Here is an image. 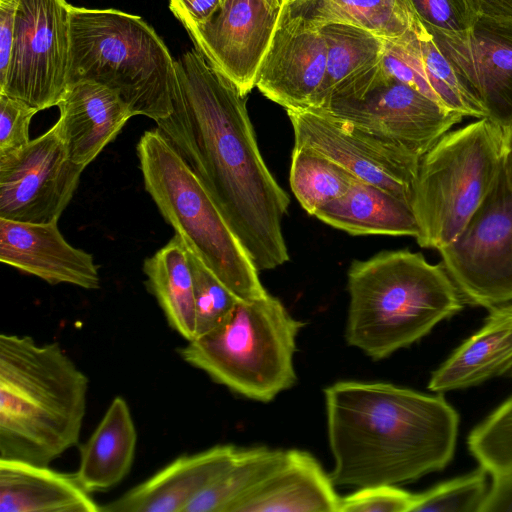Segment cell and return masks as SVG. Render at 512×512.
I'll return each mask as SVG.
<instances>
[{
  "label": "cell",
  "instance_id": "1",
  "mask_svg": "<svg viewBox=\"0 0 512 512\" xmlns=\"http://www.w3.org/2000/svg\"><path fill=\"white\" fill-rule=\"evenodd\" d=\"M171 114L157 129L206 188L259 271L289 260L290 200L262 158L246 96L196 50L175 61Z\"/></svg>",
  "mask_w": 512,
  "mask_h": 512
},
{
  "label": "cell",
  "instance_id": "2",
  "mask_svg": "<svg viewBox=\"0 0 512 512\" xmlns=\"http://www.w3.org/2000/svg\"><path fill=\"white\" fill-rule=\"evenodd\" d=\"M324 392L336 486L404 484L452 459L459 416L443 396L360 381Z\"/></svg>",
  "mask_w": 512,
  "mask_h": 512
},
{
  "label": "cell",
  "instance_id": "3",
  "mask_svg": "<svg viewBox=\"0 0 512 512\" xmlns=\"http://www.w3.org/2000/svg\"><path fill=\"white\" fill-rule=\"evenodd\" d=\"M89 379L57 342L0 335V458L49 465L79 442Z\"/></svg>",
  "mask_w": 512,
  "mask_h": 512
},
{
  "label": "cell",
  "instance_id": "4",
  "mask_svg": "<svg viewBox=\"0 0 512 512\" xmlns=\"http://www.w3.org/2000/svg\"><path fill=\"white\" fill-rule=\"evenodd\" d=\"M348 292L347 343L374 360L410 346L463 308L442 263L409 250L352 262Z\"/></svg>",
  "mask_w": 512,
  "mask_h": 512
},
{
  "label": "cell",
  "instance_id": "5",
  "mask_svg": "<svg viewBox=\"0 0 512 512\" xmlns=\"http://www.w3.org/2000/svg\"><path fill=\"white\" fill-rule=\"evenodd\" d=\"M77 81L113 90L133 116L157 122L173 110L175 61L151 26L120 10L71 6L67 85Z\"/></svg>",
  "mask_w": 512,
  "mask_h": 512
},
{
  "label": "cell",
  "instance_id": "6",
  "mask_svg": "<svg viewBox=\"0 0 512 512\" xmlns=\"http://www.w3.org/2000/svg\"><path fill=\"white\" fill-rule=\"evenodd\" d=\"M137 156L146 191L187 250L240 301L267 293L248 251L199 178L157 128Z\"/></svg>",
  "mask_w": 512,
  "mask_h": 512
},
{
  "label": "cell",
  "instance_id": "7",
  "mask_svg": "<svg viewBox=\"0 0 512 512\" xmlns=\"http://www.w3.org/2000/svg\"><path fill=\"white\" fill-rule=\"evenodd\" d=\"M303 326L267 292L239 301L223 324L187 341L178 354L234 393L269 402L296 381V339Z\"/></svg>",
  "mask_w": 512,
  "mask_h": 512
},
{
  "label": "cell",
  "instance_id": "8",
  "mask_svg": "<svg viewBox=\"0 0 512 512\" xmlns=\"http://www.w3.org/2000/svg\"><path fill=\"white\" fill-rule=\"evenodd\" d=\"M503 168V129L480 118L445 134L419 162L411 207L420 247L439 250L465 228Z\"/></svg>",
  "mask_w": 512,
  "mask_h": 512
},
{
  "label": "cell",
  "instance_id": "9",
  "mask_svg": "<svg viewBox=\"0 0 512 512\" xmlns=\"http://www.w3.org/2000/svg\"><path fill=\"white\" fill-rule=\"evenodd\" d=\"M438 251L463 301L488 309L512 301V194L503 168L462 232Z\"/></svg>",
  "mask_w": 512,
  "mask_h": 512
},
{
  "label": "cell",
  "instance_id": "10",
  "mask_svg": "<svg viewBox=\"0 0 512 512\" xmlns=\"http://www.w3.org/2000/svg\"><path fill=\"white\" fill-rule=\"evenodd\" d=\"M71 6L66 0H19L0 94L38 111L57 106L67 87Z\"/></svg>",
  "mask_w": 512,
  "mask_h": 512
},
{
  "label": "cell",
  "instance_id": "11",
  "mask_svg": "<svg viewBox=\"0 0 512 512\" xmlns=\"http://www.w3.org/2000/svg\"><path fill=\"white\" fill-rule=\"evenodd\" d=\"M84 168L69 158L56 124L20 150L0 156V218L58 222Z\"/></svg>",
  "mask_w": 512,
  "mask_h": 512
},
{
  "label": "cell",
  "instance_id": "12",
  "mask_svg": "<svg viewBox=\"0 0 512 512\" xmlns=\"http://www.w3.org/2000/svg\"><path fill=\"white\" fill-rule=\"evenodd\" d=\"M317 110L419 158L465 117L386 74L361 99Z\"/></svg>",
  "mask_w": 512,
  "mask_h": 512
},
{
  "label": "cell",
  "instance_id": "13",
  "mask_svg": "<svg viewBox=\"0 0 512 512\" xmlns=\"http://www.w3.org/2000/svg\"><path fill=\"white\" fill-rule=\"evenodd\" d=\"M294 146L309 147L411 205L419 157L317 109L287 110Z\"/></svg>",
  "mask_w": 512,
  "mask_h": 512
},
{
  "label": "cell",
  "instance_id": "14",
  "mask_svg": "<svg viewBox=\"0 0 512 512\" xmlns=\"http://www.w3.org/2000/svg\"><path fill=\"white\" fill-rule=\"evenodd\" d=\"M427 30L486 118L502 129L511 127L512 18L481 15L469 31L459 34Z\"/></svg>",
  "mask_w": 512,
  "mask_h": 512
},
{
  "label": "cell",
  "instance_id": "15",
  "mask_svg": "<svg viewBox=\"0 0 512 512\" xmlns=\"http://www.w3.org/2000/svg\"><path fill=\"white\" fill-rule=\"evenodd\" d=\"M286 0H223L209 20L186 27L195 49L246 96L256 85Z\"/></svg>",
  "mask_w": 512,
  "mask_h": 512
},
{
  "label": "cell",
  "instance_id": "16",
  "mask_svg": "<svg viewBox=\"0 0 512 512\" xmlns=\"http://www.w3.org/2000/svg\"><path fill=\"white\" fill-rule=\"evenodd\" d=\"M326 63L322 28L310 27L282 11L255 87L286 111L311 108L323 84Z\"/></svg>",
  "mask_w": 512,
  "mask_h": 512
},
{
  "label": "cell",
  "instance_id": "17",
  "mask_svg": "<svg viewBox=\"0 0 512 512\" xmlns=\"http://www.w3.org/2000/svg\"><path fill=\"white\" fill-rule=\"evenodd\" d=\"M0 261L55 285L100 286L93 256L69 244L58 222L24 223L0 218Z\"/></svg>",
  "mask_w": 512,
  "mask_h": 512
},
{
  "label": "cell",
  "instance_id": "18",
  "mask_svg": "<svg viewBox=\"0 0 512 512\" xmlns=\"http://www.w3.org/2000/svg\"><path fill=\"white\" fill-rule=\"evenodd\" d=\"M238 447L216 445L181 455L143 482L101 506L102 512H185L227 468Z\"/></svg>",
  "mask_w": 512,
  "mask_h": 512
},
{
  "label": "cell",
  "instance_id": "19",
  "mask_svg": "<svg viewBox=\"0 0 512 512\" xmlns=\"http://www.w3.org/2000/svg\"><path fill=\"white\" fill-rule=\"evenodd\" d=\"M55 123L68 156L86 167L120 133L133 116L116 92L93 81L67 85Z\"/></svg>",
  "mask_w": 512,
  "mask_h": 512
},
{
  "label": "cell",
  "instance_id": "20",
  "mask_svg": "<svg viewBox=\"0 0 512 512\" xmlns=\"http://www.w3.org/2000/svg\"><path fill=\"white\" fill-rule=\"evenodd\" d=\"M322 31L327 43L326 74L311 109L359 100L385 76V38L344 23L328 24Z\"/></svg>",
  "mask_w": 512,
  "mask_h": 512
},
{
  "label": "cell",
  "instance_id": "21",
  "mask_svg": "<svg viewBox=\"0 0 512 512\" xmlns=\"http://www.w3.org/2000/svg\"><path fill=\"white\" fill-rule=\"evenodd\" d=\"M335 486L312 454L286 450L282 464L231 512H339Z\"/></svg>",
  "mask_w": 512,
  "mask_h": 512
},
{
  "label": "cell",
  "instance_id": "22",
  "mask_svg": "<svg viewBox=\"0 0 512 512\" xmlns=\"http://www.w3.org/2000/svg\"><path fill=\"white\" fill-rule=\"evenodd\" d=\"M484 325L433 372L428 389H463L512 375V304L489 309Z\"/></svg>",
  "mask_w": 512,
  "mask_h": 512
},
{
  "label": "cell",
  "instance_id": "23",
  "mask_svg": "<svg viewBox=\"0 0 512 512\" xmlns=\"http://www.w3.org/2000/svg\"><path fill=\"white\" fill-rule=\"evenodd\" d=\"M0 512H101L75 472L0 458Z\"/></svg>",
  "mask_w": 512,
  "mask_h": 512
},
{
  "label": "cell",
  "instance_id": "24",
  "mask_svg": "<svg viewBox=\"0 0 512 512\" xmlns=\"http://www.w3.org/2000/svg\"><path fill=\"white\" fill-rule=\"evenodd\" d=\"M137 431L127 401L116 396L89 439L80 446L75 472L90 493L106 491L130 472L135 458Z\"/></svg>",
  "mask_w": 512,
  "mask_h": 512
},
{
  "label": "cell",
  "instance_id": "25",
  "mask_svg": "<svg viewBox=\"0 0 512 512\" xmlns=\"http://www.w3.org/2000/svg\"><path fill=\"white\" fill-rule=\"evenodd\" d=\"M319 220L353 235L412 236L419 226L409 203L357 179L341 197L319 209Z\"/></svg>",
  "mask_w": 512,
  "mask_h": 512
},
{
  "label": "cell",
  "instance_id": "26",
  "mask_svg": "<svg viewBox=\"0 0 512 512\" xmlns=\"http://www.w3.org/2000/svg\"><path fill=\"white\" fill-rule=\"evenodd\" d=\"M283 12L313 28L351 24L385 39L398 38L420 22L410 0H286Z\"/></svg>",
  "mask_w": 512,
  "mask_h": 512
},
{
  "label": "cell",
  "instance_id": "27",
  "mask_svg": "<svg viewBox=\"0 0 512 512\" xmlns=\"http://www.w3.org/2000/svg\"><path fill=\"white\" fill-rule=\"evenodd\" d=\"M146 285L170 327L186 341L196 337L194 282L187 249L175 236L143 264Z\"/></svg>",
  "mask_w": 512,
  "mask_h": 512
},
{
  "label": "cell",
  "instance_id": "28",
  "mask_svg": "<svg viewBox=\"0 0 512 512\" xmlns=\"http://www.w3.org/2000/svg\"><path fill=\"white\" fill-rule=\"evenodd\" d=\"M285 456L286 450L262 446L238 448L227 468L185 512H231L282 464Z\"/></svg>",
  "mask_w": 512,
  "mask_h": 512
},
{
  "label": "cell",
  "instance_id": "29",
  "mask_svg": "<svg viewBox=\"0 0 512 512\" xmlns=\"http://www.w3.org/2000/svg\"><path fill=\"white\" fill-rule=\"evenodd\" d=\"M358 178L345 167L321 153L294 146L290 166V186L310 215L346 193Z\"/></svg>",
  "mask_w": 512,
  "mask_h": 512
},
{
  "label": "cell",
  "instance_id": "30",
  "mask_svg": "<svg viewBox=\"0 0 512 512\" xmlns=\"http://www.w3.org/2000/svg\"><path fill=\"white\" fill-rule=\"evenodd\" d=\"M468 447L492 477L512 473V397L471 431Z\"/></svg>",
  "mask_w": 512,
  "mask_h": 512
},
{
  "label": "cell",
  "instance_id": "31",
  "mask_svg": "<svg viewBox=\"0 0 512 512\" xmlns=\"http://www.w3.org/2000/svg\"><path fill=\"white\" fill-rule=\"evenodd\" d=\"M486 475L481 467L414 494L411 512H480L489 489Z\"/></svg>",
  "mask_w": 512,
  "mask_h": 512
},
{
  "label": "cell",
  "instance_id": "32",
  "mask_svg": "<svg viewBox=\"0 0 512 512\" xmlns=\"http://www.w3.org/2000/svg\"><path fill=\"white\" fill-rule=\"evenodd\" d=\"M187 252L194 282L196 337H199L223 324L240 300L206 268L200 259L188 250Z\"/></svg>",
  "mask_w": 512,
  "mask_h": 512
},
{
  "label": "cell",
  "instance_id": "33",
  "mask_svg": "<svg viewBox=\"0 0 512 512\" xmlns=\"http://www.w3.org/2000/svg\"><path fill=\"white\" fill-rule=\"evenodd\" d=\"M427 29L459 34L469 31L482 11L478 0H410Z\"/></svg>",
  "mask_w": 512,
  "mask_h": 512
},
{
  "label": "cell",
  "instance_id": "34",
  "mask_svg": "<svg viewBox=\"0 0 512 512\" xmlns=\"http://www.w3.org/2000/svg\"><path fill=\"white\" fill-rule=\"evenodd\" d=\"M414 494L397 485L357 488L341 497L339 512H411Z\"/></svg>",
  "mask_w": 512,
  "mask_h": 512
},
{
  "label": "cell",
  "instance_id": "35",
  "mask_svg": "<svg viewBox=\"0 0 512 512\" xmlns=\"http://www.w3.org/2000/svg\"><path fill=\"white\" fill-rule=\"evenodd\" d=\"M37 112L21 100L0 94V156L20 150L31 141L29 126Z\"/></svg>",
  "mask_w": 512,
  "mask_h": 512
},
{
  "label": "cell",
  "instance_id": "36",
  "mask_svg": "<svg viewBox=\"0 0 512 512\" xmlns=\"http://www.w3.org/2000/svg\"><path fill=\"white\" fill-rule=\"evenodd\" d=\"M222 3L223 0H170V10L186 28L209 20Z\"/></svg>",
  "mask_w": 512,
  "mask_h": 512
},
{
  "label": "cell",
  "instance_id": "37",
  "mask_svg": "<svg viewBox=\"0 0 512 512\" xmlns=\"http://www.w3.org/2000/svg\"><path fill=\"white\" fill-rule=\"evenodd\" d=\"M19 0H0V79L9 66Z\"/></svg>",
  "mask_w": 512,
  "mask_h": 512
},
{
  "label": "cell",
  "instance_id": "38",
  "mask_svg": "<svg viewBox=\"0 0 512 512\" xmlns=\"http://www.w3.org/2000/svg\"><path fill=\"white\" fill-rule=\"evenodd\" d=\"M480 512H512V473L492 477Z\"/></svg>",
  "mask_w": 512,
  "mask_h": 512
},
{
  "label": "cell",
  "instance_id": "39",
  "mask_svg": "<svg viewBox=\"0 0 512 512\" xmlns=\"http://www.w3.org/2000/svg\"><path fill=\"white\" fill-rule=\"evenodd\" d=\"M482 15L512 18V0H478Z\"/></svg>",
  "mask_w": 512,
  "mask_h": 512
},
{
  "label": "cell",
  "instance_id": "40",
  "mask_svg": "<svg viewBox=\"0 0 512 512\" xmlns=\"http://www.w3.org/2000/svg\"><path fill=\"white\" fill-rule=\"evenodd\" d=\"M503 171L512 194V126L503 129Z\"/></svg>",
  "mask_w": 512,
  "mask_h": 512
}]
</instances>
